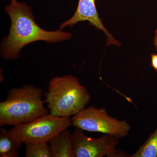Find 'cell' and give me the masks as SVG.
I'll return each instance as SVG.
<instances>
[{
	"mask_svg": "<svg viewBox=\"0 0 157 157\" xmlns=\"http://www.w3.org/2000/svg\"><path fill=\"white\" fill-rule=\"evenodd\" d=\"M5 11L11 20L9 34L3 38L1 45V55L6 60L18 59L21 51L33 42L43 41L55 43L71 39L72 35L59 29L47 31L41 28L35 21L32 8L24 2L10 3Z\"/></svg>",
	"mask_w": 157,
	"mask_h": 157,
	"instance_id": "cell-1",
	"label": "cell"
},
{
	"mask_svg": "<svg viewBox=\"0 0 157 157\" xmlns=\"http://www.w3.org/2000/svg\"><path fill=\"white\" fill-rule=\"evenodd\" d=\"M42 94L41 88L31 84L9 90L6 101L0 103V126H15L48 114Z\"/></svg>",
	"mask_w": 157,
	"mask_h": 157,
	"instance_id": "cell-2",
	"label": "cell"
},
{
	"mask_svg": "<svg viewBox=\"0 0 157 157\" xmlns=\"http://www.w3.org/2000/svg\"><path fill=\"white\" fill-rule=\"evenodd\" d=\"M45 97L50 114L62 117L76 115L84 109L91 100L86 89L78 78L71 75L52 78Z\"/></svg>",
	"mask_w": 157,
	"mask_h": 157,
	"instance_id": "cell-3",
	"label": "cell"
},
{
	"mask_svg": "<svg viewBox=\"0 0 157 157\" xmlns=\"http://www.w3.org/2000/svg\"><path fill=\"white\" fill-rule=\"evenodd\" d=\"M71 120L73 126L83 131L100 132L119 138L128 136L131 128L126 121L110 116L105 108L93 106L78 113Z\"/></svg>",
	"mask_w": 157,
	"mask_h": 157,
	"instance_id": "cell-4",
	"label": "cell"
},
{
	"mask_svg": "<svg viewBox=\"0 0 157 157\" xmlns=\"http://www.w3.org/2000/svg\"><path fill=\"white\" fill-rule=\"evenodd\" d=\"M72 125L70 117H58L50 113L14 126L9 132L21 143L50 142L62 130Z\"/></svg>",
	"mask_w": 157,
	"mask_h": 157,
	"instance_id": "cell-5",
	"label": "cell"
},
{
	"mask_svg": "<svg viewBox=\"0 0 157 157\" xmlns=\"http://www.w3.org/2000/svg\"><path fill=\"white\" fill-rule=\"evenodd\" d=\"M74 157H128L125 152L117 148L119 138L105 135L98 138L88 137L76 128L71 134Z\"/></svg>",
	"mask_w": 157,
	"mask_h": 157,
	"instance_id": "cell-6",
	"label": "cell"
},
{
	"mask_svg": "<svg viewBox=\"0 0 157 157\" xmlns=\"http://www.w3.org/2000/svg\"><path fill=\"white\" fill-rule=\"evenodd\" d=\"M84 21H88L90 25L105 33L107 36V45H113L119 47L121 45L104 27L102 19L99 17L95 0H78L75 13L70 19L61 24L60 29H62L67 26H73L77 23Z\"/></svg>",
	"mask_w": 157,
	"mask_h": 157,
	"instance_id": "cell-7",
	"label": "cell"
},
{
	"mask_svg": "<svg viewBox=\"0 0 157 157\" xmlns=\"http://www.w3.org/2000/svg\"><path fill=\"white\" fill-rule=\"evenodd\" d=\"M50 143L52 157H74L71 134L68 128L57 134Z\"/></svg>",
	"mask_w": 157,
	"mask_h": 157,
	"instance_id": "cell-8",
	"label": "cell"
},
{
	"mask_svg": "<svg viewBox=\"0 0 157 157\" xmlns=\"http://www.w3.org/2000/svg\"><path fill=\"white\" fill-rule=\"evenodd\" d=\"M22 143L9 133V131L0 130V157H18V152Z\"/></svg>",
	"mask_w": 157,
	"mask_h": 157,
	"instance_id": "cell-9",
	"label": "cell"
},
{
	"mask_svg": "<svg viewBox=\"0 0 157 157\" xmlns=\"http://www.w3.org/2000/svg\"><path fill=\"white\" fill-rule=\"evenodd\" d=\"M130 157H157V127L146 142Z\"/></svg>",
	"mask_w": 157,
	"mask_h": 157,
	"instance_id": "cell-10",
	"label": "cell"
},
{
	"mask_svg": "<svg viewBox=\"0 0 157 157\" xmlns=\"http://www.w3.org/2000/svg\"><path fill=\"white\" fill-rule=\"evenodd\" d=\"M26 157H52L50 146L46 142H25Z\"/></svg>",
	"mask_w": 157,
	"mask_h": 157,
	"instance_id": "cell-11",
	"label": "cell"
},
{
	"mask_svg": "<svg viewBox=\"0 0 157 157\" xmlns=\"http://www.w3.org/2000/svg\"><path fill=\"white\" fill-rule=\"evenodd\" d=\"M151 58V66L155 71L157 72V54L152 53Z\"/></svg>",
	"mask_w": 157,
	"mask_h": 157,
	"instance_id": "cell-12",
	"label": "cell"
},
{
	"mask_svg": "<svg viewBox=\"0 0 157 157\" xmlns=\"http://www.w3.org/2000/svg\"><path fill=\"white\" fill-rule=\"evenodd\" d=\"M154 45L155 46L157 51V29L156 30L155 32L154 39L153 41Z\"/></svg>",
	"mask_w": 157,
	"mask_h": 157,
	"instance_id": "cell-13",
	"label": "cell"
},
{
	"mask_svg": "<svg viewBox=\"0 0 157 157\" xmlns=\"http://www.w3.org/2000/svg\"><path fill=\"white\" fill-rule=\"evenodd\" d=\"M17 0H11V4H13V5H15L17 4Z\"/></svg>",
	"mask_w": 157,
	"mask_h": 157,
	"instance_id": "cell-14",
	"label": "cell"
}]
</instances>
